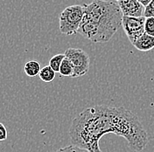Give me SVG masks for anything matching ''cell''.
I'll return each instance as SVG.
<instances>
[{"label":"cell","instance_id":"obj_9","mask_svg":"<svg viewBox=\"0 0 154 152\" xmlns=\"http://www.w3.org/2000/svg\"><path fill=\"white\" fill-rule=\"evenodd\" d=\"M59 73L61 75L67 76V77H72L73 76V74H74V66L68 58H64Z\"/></svg>","mask_w":154,"mask_h":152},{"label":"cell","instance_id":"obj_6","mask_svg":"<svg viewBox=\"0 0 154 152\" xmlns=\"http://www.w3.org/2000/svg\"><path fill=\"white\" fill-rule=\"evenodd\" d=\"M124 16L127 17H143L144 6L137 0H116Z\"/></svg>","mask_w":154,"mask_h":152},{"label":"cell","instance_id":"obj_16","mask_svg":"<svg viewBox=\"0 0 154 152\" xmlns=\"http://www.w3.org/2000/svg\"><path fill=\"white\" fill-rule=\"evenodd\" d=\"M137 1H138L142 5H144V7H145V6H147V5L151 3L152 0H137Z\"/></svg>","mask_w":154,"mask_h":152},{"label":"cell","instance_id":"obj_4","mask_svg":"<svg viewBox=\"0 0 154 152\" xmlns=\"http://www.w3.org/2000/svg\"><path fill=\"white\" fill-rule=\"evenodd\" d=\"M65 56L70 59L74 66L72 78L84 75L89 70L90 59L88 54L81 48H68L65 51Z\"/></svg>","mask_w":154,"mask_h":152},{"label":"cell","instance_id":"obj_1","mask_svg":"<svg viewBox=\"0 0 154 152\" xmlns=\"http://www.w3.org/2000/svg\"><path fill=\"white\" fill-rule=\"evenodd\" d=\"M109 133L124 137L137 152L144 150L149 143L138 117L124 107L96 105L86 108L72 121L69 129L72 144L89 152H103L99 141Z\"/></svg>","mask_w":154,"mask_h":152},{"label":"cell","instance_id":"obj_13","mask_svg":"<svg viewBox=\"0 0 154 152\" xmlns=\"http://www.w3.org/2000/svg\"><path fill=\"white\" fill-rule=\"evenodd\" d=\"M144 17L147 18H154V0H152L151 3L144 7Z\"/></svg>","mask_w":154,"mask_h":152},{"label":"cell","instance_id":"obj_8","mask_svg":"<svg viewBox=\"0 0 154 152\" xmlns=\"http://www.w3.org/2000/svg\"><path fill=\"white\" fill-rule=\"evenodd\" d=\"M26 74L29 77H35L38 75L41 70L40 64L36 60H31L26 63L25 67H24Z\"/></svg>","mask_w":154,"mask_h":152},{"label":"cell","instance_id":"obj_11","mask_svg":"<svg viewBox=\"0 0 154 152\" xmlns=\"http://www.w3.org/2000/svg\"><path fill=\"white\" fill-rule=\"evenodd\" d=\"M65 53H60V54H56L54 57H52L49 60V64L48 66L51 67L55 73H59L60 72V68L61 66V63L64 59Z\"/></svg>","mask_w":154,"mask_h":152},{"label":"cell","instance_id":"obj_5","mask_svg":"<svg viewBox=\"0 0 154 152\" xmlns=\"http://www.w3.org/2000/svg\"><path fill=\"white\" fill-rule=\"evenodd\" d=\"M145 18L143 17H123L122 21V27L125 31V34L131 44L142 36L144 32V23Z\"/></svg>","mask_w":154,"mask_h":152},{"label":"cell","instance_id":"obj_3","mask_svg":"<svg viewBox=\"0 0 154 152\" xmlns=\"http://www.w3.org/2000/svg\"><path fill=\"white\" fill-rule=\"evenodd\" d=\"M84 16L83 5H71L62 11L60 15V31L66 35H75L78 32Z\"/></svg>","mask_w":154,"mask_h":152},{"label":"cell","instance_id":"obj_12","mask_svg":"<svg viewBox=\"0 0 154 152\" xmlns=\"http://www.w3.org/2000/svg\"><path fill=\"white\" fill-rule=\"evenodd\" d=\"M144 32L151 36H154V18H147L145 19Z\"/></svg>","mask_w":154,"mask_h":152},{"label":"cell","instance_id":"obj_14","mask_svg":"<svg viewBox=\"0 0 154 152\" xmlns=\"http://www.w3.org/2000/svg\"><path fill=\"white\" fill-rule=\"evenodd\" d=\"M7 136H8L7 129L5 128V126L4 124L0 123V142L6 140Z\"/></svg>","mask_w":154,"mask_h":152},{"label":"cell","instance_id":"obj_7","mask_svg":"<svg viewBox=\"0 0 154 152\" xmlns=\"http://www.w3.org/2000/svg\"><path fill=\"white\" fill-rule=\"evenodd\" d=\"M135 48L141 52H149L154 48V36L144 32L132 44Z\"/></svg>","mask_w":154,"mask_h":152},{"label":"cell","instance_id":"obj_10","mask_svg":"<svg viewBox=\"0 0 154 152\" xmlns=\"http://www.w3.org/2000/svg\"><path fill=\"white\" fill-rule=\"evenodd\" d=\"M55 72L49 67V66H45L41 68L40 73H39V78L42 81L44 82H51L54 80L55 78Z\"/></svg>","mask_w":154,"mask_h":152},{"label":"cell","instance_id":"obj_15","mask_svg":"<svg viewBox=\"0 0 154 152\" xmlns=\"http://www.w3.org/2000/svg\"><path fill=\"white\" fill-rule=\"evenodd\" d=\"M75 148H76L75 145L71 144V145H68V146H66V147L60 148V149L57 150L55 152H75Z\"/></svg>","mask_w":154,"mask_h":152},{"label":"cell","instance_id":"obj_2","mask_svg":"<svg viewBox=\"0 0 154 152\" xmlns=\"http://www.w3.org/2000/svg\"><path fill=\"white\" fill-rule=\"evenodd\" d=\"M83 6L84 16L78 32L94 43L109 41L122 26L124 14L118 4L109 0H94Z\"/></svg>","mask_w":154,"mask_h":152},{"label":"cell","instance_id":"obj_17","mask_svg":"<svg viewBox=\"0 0 154 152\" xmlns=\"http://www.w3.org/2000/svg\"><path fill=\"white\" fill-rule=\"evenodd\" d=\"M75 152H89L88 150H87L85 149H82V148H79V147H77L75 148Z\"/></svg>","mask_w":154,"mask_h":152}]
</instances>
